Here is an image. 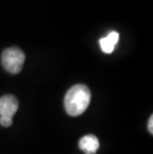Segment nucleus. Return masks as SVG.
<instances>
[{
  "instance_id": "423d86ee",
  "label": "nucleus",
  "mask_w": 153,
  "mask_h": 154,
  "mask_svg": "<svg viewBox=\"0 0 153 154\" xmlns=\"http://www.w3.org/2000/svg\"><path fill=\"white\" fill-rule=\"evenodd\" d=\"M0 124L2 126L8 127L12 124V117H7V116H0Z\"/></svg>"
},
{
  "instance_id": "7ed1b4c3",
  "label": "nucleus",
  "mask_w": 153,
  "mask_h": 154,
  "mask_svg": "<svg viewBox=\"0 0 153 154\" xmlns=\"http://www.w3.org/2000/svg\"><path fill=\"white\" fill-rule=\"evenodd\" d=\"M19 103L16 97L12 94H6L0 99V116L13 117L18 109Z\"/></svg>"
},
{
  "instance_id": "f03ea898",
  "label": "nucleus",
  "mask_w": 153,
  "mask_h": 154,
  "mask_svg": "<svg viewBox=\"0 0 153 154\" xmlns=\"http://www.w3.org/2000/svg\"><path fill=\"white\" fill-rule=\"evenodd\" d=\"M2 66L11 74H18L22 71L25 62V54L17 47L7 48L3 51L1 56Z\"/></svg>"
},
{
  "instance_id": "f257e3e1",
  "label": "nucleus",
  "mask_w": 153,
  "mask_h": 154,
  "mask_svg": "<svg viewBox=\"0 0 153 154\" xmlns=\"http://www.w3.org/2000/svg\"><path fill=\"white\" fill-rule=\"evenodd\" d=\"M90 91L86 85L78 84L67 91L65 97V109L72 116H81L87 110L90 103Z\"/></svg>"
},
{
  "instance_id": "20e7f679",
  "label": "nucleus",
  "mask_w": 153,
  "mask_h": 154,
  "mask_svg": "<svg viewBox=\"0 0 153 154\" xmlns=\"http://www.w3.org/2000/svg\"><path fill=\"white\" fill-rule=\"evenodd\" d=\"M79 146L86 154H94L99 147V141L96 136L90 134L81 138Z\"/></svg>"
},
{
  "instance_id": "39448f33",
  "label": "nucleus",
  "mask_w": 153,
  "mask_h": 154,
  "mask_svg": "<svg viewBox=\"0 0 153 154\" xmlns=\"http://www.w3.org/2000/svg\"><path fill=\"white\" fill-rule=\"evenodd\" d=\"M118 39H119V34L118 32H115V31L110 32L106 37L100 39L99 45L103 53H106V54L112 53L113 50H115V45L118 44Z\"/></svg>"
},
{
  "instance_id": "0eeeda50",
  "label": "nucleus",
  "mask_w": 153,
  "mask_h": 154,
  "mask_svg": "<svg viewBox=\"0 0 153 154\" xmlns=\"http://www.w3.org/2000/svg\"><path fill=\"white\" fill-rule=\"evenodd\" d=\"M153 116H151L150 117V119H149L148 121V129H149V131H150V133L152 134L153 133Z\"/></svg>"
}]
</instances>
